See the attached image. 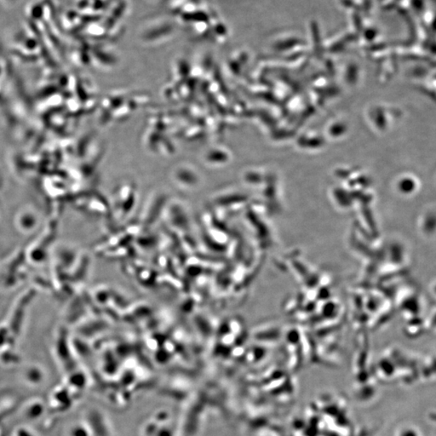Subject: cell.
Segmentation results:
<instances>
[{"label":"cell","instance_id":"obj_1","mask_svg":"<svg viewBox=\"0 0 436 436\" xmlns=\"http://www.w3.org/2000/svg\"><path fill=\"white\" fill-rule=\"evenodd\" d=\"M2 1L8 4H13V3H15L16 0H2Z\"/></svg>","mask_w":436,"mask_h":436}]
</instances>
